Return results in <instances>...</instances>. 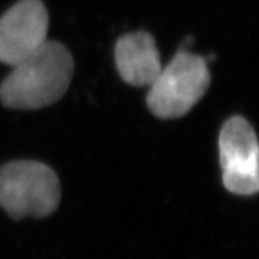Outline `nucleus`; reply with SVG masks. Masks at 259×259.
Here are the masks:
<instances>
[{"label":"nucleus","instance_id":"nucleus-1","mask_svg":"<svg viewBox=\"0 0 259 259\" xmlns=\"http://www.w3.org/2000/svg\"><path fill=\"white\" fill-rule=\"evenodd\" d=\"M74 74V59L66 48L47 40L13 66L0 85V101L15 110H39L59 101Z\"/></svg>","mask_w":259,"mask_h":259},{"label":"nucleus","instance_id":"nucleus-2","mask_svg":"<svg viewBox=\"0 0 259 259\" xmlns=\"http://www.w3.org/2000/svg\"><path fill=\"white\" fill-rule=\"evenodd\" d=\"M59 199V180L47 164L19 160L0 167V207L10 218L49 216L56 210Z\"/></svg>","mask_w":259,"mask_h":259},{"label":"nucleus","instance_id":"nucleus-3","mask_svg":"<svg viewBox=\"0 0 259 259\" xmlns=\"http://www.w3.org/2000/svg\"><path fill=\"white\" fill-rule=\"evenodd\" d=\"M207 59L179 51L148 88L147 105L158 118L183 117L203 98L210 85Z\"/></svg>","mask_w":259,"mask_h":259},{"label":"nucleus","instance_id":"nucleus-4","mask_svg":"<svg viewBox=\"0 0 259 259\" xmlns=\"http://www.w3.org/2000/svg\"><path fill=\"white\" fill-rule=\"evenodd\" d=\"M219 158L225 187L235 194L259 193V141L249 121L231 117L219 133Z\"/></svg>","mask_w":259,"mask_h":259},{"label":"nucleus","instance_id":"nucleus-5","mask_svg":"<svg viewBox=\"0 0 259 259\" xmlns=\"http://www.w3.org/2000/svg\"><path fill=\"white\" fill-rule=\"evenodd\" d=\"M49 18L40 0H19L0 18V62L18 65L48 39Z\"/></svg>","mask_w":259,"mask_h":259},{"label":"nucleus","instance_id":"nucleus-6","mask_svg":"<svg viewBox=\"0 0 259 259\" xmlns=\"http://www.w3.org/2000/svg\"><path fill=\"white\" fill-rule=\"evenodd\" d=\"M114 56L120 76L133 87H150L163 68L154 37L141 30L121 36Z\"/></svg>","mask_w":259,"mask_h":259}]
</instances>
